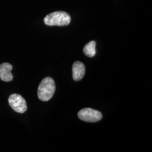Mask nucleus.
<instances>
[{
    "mask_svg": "<svg viewBox=\"0 0 152 152\" xmlns=\"http://www.w3.org/2000/svg\"><path fill=\"white\" fill-rule=\"evenodd\" d=\"M12 66L7 63H4L0 64V79L5 82L11 81L13 76L11 73Z\"/></svg>",
    "mask_w": 152,
    "mask_h": 152,
    "instance_id": "39448f33",
    "label": "nucleus"
},
{
    "mask_svg": "<svg viewBox=\"0 0 152 152\" xmlns=\"http://www.w3.org/2000/svg\"><path fill=\"white\" fill-rule=\"evenodd\" d=\"M8 101L12 109L18 113H23L27 109V103L25 99L19 94H11Z\"/></svg>",
    "mask_w": 152,
    "mask_h": 152,
    "instance_id": "20e7f679",
    "label": "nucleus"
},
{
    "mask_svg": "<svg viewBox=\"0 0 152 152\" xmlns=\"http://www.w3.org/2000/svg\"><path fill=\"white\" fill-rule=\"evenodd\" d=\"M96 42L94 41H91L86 44L84 48L83 52L84 54L87 56L92 58L96 54Z\"/></svg>",
    "mask_w": 152,
    "mask_h": 152,
    "instance_id": "0eeeda50",
    "label": "nucleus"
},
{
    "mask_svg": "<svg viewBox=\"0 0 152 152\" xmlns=\"http://www.w3.org/2000/svg\"><path fill=\"white\" fill-rule=\"evenodd\" d=\"M78 117L87 122H96L102 120V114L99 111L91 108H83L78 113Z\"/></svg>",
    "mask_w": 152,
    "mask_h": 152,
    "instance_id": "7ed1b4c3",
    "label": "nucleus"
},
{
    "mask_svg": "<svg viewBox=\"0 0 152 152\" xmlns=\"http://www.w3.org/2000/svg\"><path fill=\"white\" fill-rule=\"evenodd\" d=\"M73 78L76 81H79L83 78L85 74V66L81 61H76L72 66Z\"/></svg>",
    "mask_w": 152,
    "mask_h": 152,
    "instance_id": "423d86ee",
    "label": "nucleus"
},
{
    "mask_svg": "<svg viewBox=\"0 0 152 152\" xmlns=\"http://www.w3.org/2000/svg\"><path fill=\"white\" fill-rule=\"evenodd\" d=\"M55 91V83L54 80L48 77L41 82L38 88L37 95L39 100L48 102L53 96Z\"/></svg>",
    "mask_w": 152,
    "mask_h": 152,
    "instance_id": "f257e3e1",
    "label": "nucleus"
},
{
    "mask_svg": "<svg viewBox=\"0 0 152 152\" xmlns=\"http://www.w3.org/2000/svg\"><path fill=\"white\" fill-rule=\"evenodd\" d=\"M70 15L64 11H56L49 14L44 18L45 24L49 26H65L71 23Z\"/></svg>",
    "mask_w": 152,
    "mask_h": 152,
    "instance_id": "f03ea898",
    "label": "nucleus"
}]
</instances>
